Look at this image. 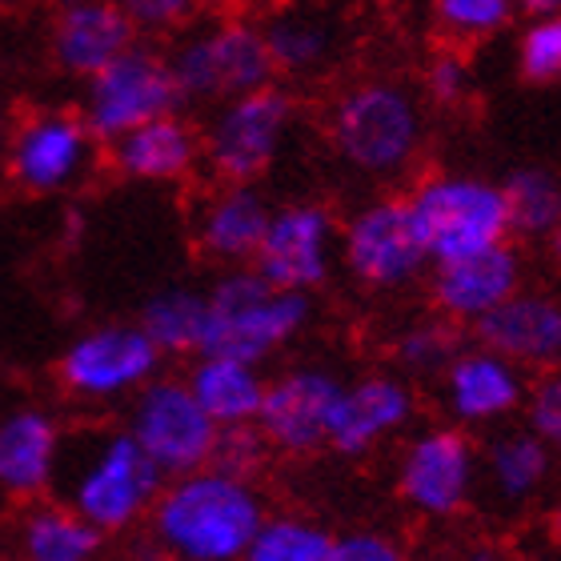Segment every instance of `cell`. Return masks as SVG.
<instances>
[{
    "mask_svg": "<svg viewBox=\"0 0 561 561\" xmlns=\"http://www.w3.org/2000/svg\"><path fill=\"white\" fill-rule=\"evenodd\" d=\"M157 469L129 430L84 425L60 437V461L53 490L69 510L96 526L105 538L145 526L152 502L164 485Z\"/></svg>",
    "mask_w": 561,
    "mask_h": 561,
    "instance_id": "6da1fadb",
    "label": "cell"
},
{
    "mask_svg": "<svg viewBox=\"0 0 561 561\" xmlns=\"http://www.w3.org/2000/svg\"><path fill=\"white\" fill-rule=\"evenodd\" d=\"M270 514L249 478L201 466L161 485L145 526L157 550L181 561H241Z\"/></svg>",
    "mask_w": 561,
    "mask_h": 561,
    "instance_id": "7a4b0ae2",
    "label": "cell"
},
{
    "mask_svg": "<svg viewBox=\"0 0 561 561\" xmlns=\"http://www.w3.org/2000/svg\"><path fill=\"white\" fill-rule=\"evenodd\" d=\"M313 321V293L277 289L253 265H229L205 289L197 353L265 365Z\"/></svg>",
    "mask_w": 561,
    "mask_h": 561,
    "instance_id": "3957f363",
    "label": "cell"
},
{
    "mask_svg": "<svg viewBox=\"0 0 561 561\" xmlns=\"http://www.w3.org/2000/svg\"><path fill=\"white\" fill-rule=\"evenodd\" d=\"M329 145L353 173L393 181L421 157L425 108L401 81H357L329 108Z\"/></svg>",
    "mask_w": 561,
    "mask_h": 561,
    "instance_id": "277c9868",
    "label": "cell"
},
{
    "mask_svg": "<svg viewBox=\"0 0 561 561\" xmlns=\"http://www.w3.org/2000/svg\"><path fill=\"white\" fill-rule=\"evenodd\" d=\"M410 225L430 265L469 257L510 241V205L497 181L469 173H430L405 193Z\"/></svg>",
    "mask_w": 561,
    "mask_h": 561,
    "instance_id": "5b68a950",
    "label": "cell"
},
{
    "mask_svg": "<svg viewBox=\"0 0 561 561\" xmlns=\"http://www.w3.org/2000/svg\"><path fill=\"white\" fill-rule=\"evenodd\" d=\"M164 57L173 69L181 105H193V101L217 105L225 96L277 81L261 24L241 21V16H225V21L209 24L193 21L188 28H181V41Z\"/></svg>",
    "mask_w": 561,
    "mask_h": 561,
    "instance_id": "8992f818",
    "label": "cell"
},
{
    "mask_svg": "<svg viewBox=\"0 0 561 561\" xmlns=\"http://www.w3.org/2000/svg\"><path fill=\"white\" fill-rule=\"evenodd\" d=\"M297 125V101L277 81L225 96L201 133V161L217 181H261Z\"/></svg>",
    "mask_w": 561,
    "mask_h": 561,
    "instance_id": "52a82bcc",
    "label": "cell"
},
{
    "mask_svg": "<svg viewBox=\"0 0 561 561\" xmlns=\"http://www.w3.org/2000/svg\"><path fill=\"white\" fill-rule=\"evenodd\" d=\"M173 108H181V93H176L169 57L149 45L125 48L105 69L84 77L81 121L96 145H113L121 133Z\"/></svg>",
    "mask_w": 561,
    "mask_h": 561,
    "instance_id": "ba28073f",
    "label": "cell"
},
{
    "mask_svg": "<svg viewBox=\"0 0 561 561\" xmlns=\"http://www.w3.org/2000/svg\"><path fill=\"white\" fill-rule=\"evenodd\" d=\"M161 362L164 353L137 321H113L69 341L57 362V381L72 401L108 405L133 398L149 377L161 374Z\"/></svg>",
    "mask_w": 561,
    "mask_h": 561,
    "instance_id": "9c48e42d",
    "label": "cell"
},
{
    "mask_svg": "<svg viewBox=\"0 0 561 561\" xmlns=\"http://www.w3.org/2000/svg\"><path fill=\"white\" fill-rule=\"evenodd\" d=\"M125 430L137 437V445L157 461L164 478H176V473L209 466L221 425L201 410L185 377L157 374L133 393Z\"/></svg>",
    "mask_w": 561,
    "mask_h": 561,
    "instance_id": "30bf717a",
    "label": "cell"
},
{
    "mask_svg": "<svg viewBox=\"0 0 561 561\" xmlns=\"http://www.w3.org/2000/svg\"><path fill=\"white\" fill-rule=\"evenodd\" d=\"M478 457L461 425L413 433L398 457V497L425 522L457 517L478 497Z\"/></svg>",
    "mask_w": 561,
    "mask_h": 561,
    "instance_id": "8fae6325",
    "label": "cell"
},
{
    "mask_svg": "<svg viewBox=\"0 0 561 561\" xmlns=\"http://www.w3.org/2000/svg\"><path fill=\"white\" fill-rule=\"evenodd\" d=\"M337 257L357 285L374 293L410 289L430 257L410 225L405 197H377L353 213L337 233Z\"/></svg>",
    "mask_w": 561,
    "mask_h": 561,
    "instance_id": "7c38bea8",
    "label": "cell"
},
{
    "mask_svg": "<svg viewBox=\"0 0 561 561\" xmlns=\"http://www.w3.org/2000/svg\"><path fill=\"white\" fill-rule=\"evenodd\" d=\"M337 233L341 221L317 201H293L270 213L253 253V270L277 289H321L337 270Z\"/></svg>",
    "mask_w": 561,
    "mask_h": 561,
    "instance_id": "4fadbf2b",
    "label": "cell"
},
{
    "mask_svg": "<svg viewBox=\"0 0 561 561\" xmlns=\"http://www.w3.org/2000/svg\"><path fill=\"white\" fill-rule=\"evenodd\" d=\"M341 381L333 369L321 365H293L273 381H265V398H261L257 425L270 449L285 457H309L325 449L329 417H333V401L341 393Z\"/></svg>",
    "mask_w": 561,
    "mask_h": 561,
    "instance_id": "5bb4252c",
    "label": "cell"
},
{
    "mask_svg": "<svg viewBox=\"0 0 561 561\" xmlns=\"http://www.w3.org/2000/svg\"><path fill=\"white\" fill-rule=\"evenodd\" d=\"M93 149L96 140L84 129L81 113L48 108V113H36L12 133L9 176L33 197L65 193L89 173Z\"/></svg>",
    "mask_w": 561,
    "mask_h": 561,
    "instance_id": "9a60e30c",
    "label": "cell"
},
{
    "mask_svg": "<svg viewBox=\"0 0 561 561\" xmlns=\"http://www.w3.org/2000/svg\"><path fill=\"white\" fill-rule=\"evenodd\" d=\"M417 417V393L398 374H365L345 381L333 401L325 445L341 457H369L405 433Z\"/></svg>",
    "mask_w": 561,
    "mask_h": 561,
    "instance_id": "2e32d148",
    "label": "cell"
},
{
    "mask_svg": "<svg viewBox=\"0 0 561 561\" xmlns=\"http://www.w3.org/2000/svg\"><path fill=\"white\" fill-rule=\"evenodd\" d=\"M442 405L454 425L485 430L514 417L526 401V369L485 345H461L442 374Z\"/></svg>",
    "mask_w": 561,
    "mask_h": 561,
    "instance_id": "e0dca14e",
    "label": "cell"
},
{
    "mask_svg": "<svg viewBox=\"0 0 561 561\" xmlns=\"http://www.w3.org/2000/svg\"><path fill=\"white\" fill-rule=\"evenodd\" d=\"M473 341L522 369L561 365V301L550 293L517 289L497 309L473 321Z\"/></svg>",
    "mask_w": 561,
    "mask_h": 561,
    "instance_id": "ac0fdd59",
    "label": "cell"
},
{
    "mask_svg": "<svg viewBox=\"0 0 561 561\" xmlns=\"http://www.w3.org/2000/svg\"><path fill=\"white\" fill-rule=\"evenodd\" d=\"M517 289H522V253L510 241L469 253V257L442 261V265H433L430 277L433 309L457 325L481 321Z\"/></svg>",
    "mask_w": 561,
    "mask_h": 561,
    "instance_id": "d6986e66",
    "label": "cell"
},
{
    "mask_svg": "<svg viewBox=\"0 0 561 561\" xmlns=\"http://www.w3.org/2000/svg\"><path fill=\"white\" fill-rule=\"evenodd\" d=\"M273 69L293 81L325 77L345 53V24L333 9L317 0H293L261 24Z\"/></svg>",
    "mask_w": 561,
    "mask_h": 561,
    "instance_id": "ffe728a7",
    "label": "cell"
},
{
    "mask_svg": "<svg viewBox=\"0 0 561 561\" xmlns=\"http://www.w3.org/2000/svg\"><path fill=\"white\" fill-rule=\"evenodd\" d=\"M137 45V28L117 0H65L53 21V60L65 77H93Z\"/></svg>",
    "mask_w": 561,
    "mask_h": 561,
    "instance_id": "44dd1931",
    "label": "cell"
},
{
    "mask_svg": "<svg viewBox=\"0 0 561 561\" xmlns=\"http://www.w3.org/2000/svg\"><path fill=\"white\" fill-rule=\"evenodd\" d=\"M270 197L257 181H217L209 197L201 201L193 241L217 265H249L270 225Z\"/></svg>",
    "mask_w": 561,
    "mask_h": 561,
    "instance_id": "7402d4cb",
    "label": "cell"
},
{
    "mask_svg": "<svg viewBox=\"0 0 561 561\" xmlns=\"http://www.w3.org/2000/svg\"><path fill=\"white\" fill-rule=\"evenodd\" d=\"M60 421L48 410L24 405L0 417V493L12 502H36L53 490L60 461Z\"/></svg>",
    "mask_w": 561,
    "mask_h": 561,
    "instance_id": "603a6c76",
    "label": "cell"
},
{
    "mask_svg": "<svg viewBox=\"0 0 561 561\" xmlns=\"http://www.w3.org/2000/svg\"><path fill=\"white\" fill-rule=\"evenodd\" d=\"M108 149H113V169L125 181L176 185L201 164V133L181 117V108H173L121 133Z\"/></svg>",
    "mask_w": 561,
    "mask_h": 561,
    "instance_id": "cb8c5ba5",
    "label": "cell"
},
{
    "mask_svg": "<svg viewBox=\"0 0 561 561\" xmlns=\"http://www.w3.org/2000/svg\"><path fill=\"white\" fill-rule=\"evenodd\" d=\"M553 449L529 430H505L478 457V481H485L490 502L502 514H522L550 490Z\"/></svg>",
    "mask_w": 561,
    "mask_h": 561,
    "instance_id": "d4e9b609",
    "label": "cell"
},
{
    "mask_svg": "<svg viewBox=\"0 0 561 561\" xmlns=\"http://www.w3.org/2000/svg\"><path fill=\"white\" fill-rule=\"evenodd\" d=\"M193 398L217 425H249L257 421L261 398H265V374L261 365L217 357V353H193L185 374Z\"/></svg>",
    "mask_w": 561,
    "mask_h": 561,
    "instance_id": "484cf974",
    "label": "cell"
},
{
    "mask_svg": "<svg viewBox=\"0 0 561 561\" xmlns=\"http://www.w3.org/2000/svg\"><path fill=\"white\" fill-rule=\"evenodd\" d=\"M105 546V534L89 526L77 510L36 497L21 522V553L28 561H93Z\"/></svg>",
    "mask_w": 561,
    "mask_h": 561,
    "instance_id": "4316f807",
    "label": "cell"
},
{
    "mask_svg": "<svg viewBox=\"0 0 561 561\" xmlns=\"http://www.w3.org/2000/svg\"><path fill=\"white\" fill-rule=\"evenodd\" d=\"M205 321V289L197 285H164L140 305L137 325L152 337L164 357H193Z\"/></svg>",
    "mask_w": 561,
    "mask_h": 561,
    "instance_id": "83f0119b",
    "label": "cell"
},
{
    "mask_svg": "<svg viewBox=\"0 0 561 561\" xmlns=\"http://www.w3.org/2000/svg\"><path fill=\"white\" fill-rule=\"evenodd\" d=\"M505 205H510V233L526 241H550L561 225V176L553 169H514L505 176Z\"/></svg>",
    "mask_w": 561,
    "mask_h": 561,
    "instance_id": "f1b7e54d",
    "label": "cell"
},
{
    "mask_svg": "<svg viewBox=\"0 0 561 561\" xmlns=\"http://www.w3.org/2000/svg\"><path fill=\"white\" fill-rule=\"evenodd\" d=\"M245 561H333V534L301 514H265Z\"/></svg>",
    "mask_w": 561,
    "mask_h": 561,
    "instance_id": "f546056e",
    "label": "cell"
},
{
    "mask_svg": "<svg viewBox=\"0 0 561 561\" xmlns=\"http://www.w3.org/2000/svg\"><path fill=\"white\" fill-rule=\"evenodd\" d=\"M461 325L449 317L433 313L425 321L401 329V337L393 341V362L401 365V374L410 377H437L445 365L454 362V353L461 350Z\"/></svg>",
    "mask_w": 561,
    "mask_h": 561,
    "instance_id": "4dcf8cb0",
    "label": "cell"
},
{
    "mask_svg": "<svg viewBox=\"0 0 561 561\" xmlns=\"http://www.w3.org/2000/svg\"><path fill=\"white\" fill-rule=\"evenodd\" d=\"M433 28L449 45H481L490 36L505 33V24L514 21V0H433L430 4Z\"/></svg>",
    "mask_w": 561,
    "mask_h": 561,
    "instance_id": "1f68e13d",
    "label": "cell"
},
{
    "mask_svg": "<svg viewBox=\"0 0 561 561\" xmlns=\"http://www.w3.org/2000/svg\"><path fill=\"white\" fill-rule=\"evenodd\" d=\"M517 69L529 84L561 81V12L529 16V24L517 36Z\"/></svg>",
    "mask_w": 561,
    "mask_h": 561,
    "instance_id": "d6a6232c",
    "label": "cell"
},
{
    "mask_svg": "<svg viewBox=\"0 0 561 561\" xmlns=\"http://www.w3.org/2000/svg\"><path fill=\"white\" fill-rule=\"evenodd\" d=\"M265 457H270V442H265L257 425L249 421V425H221V430H217V445H213L209 466L253 481L257 469L265 466Z\"/></svg>",
    "mask_w": 561,
    "mask_h": 561,
    "instance_id": "836d02e7",
    "label": "cell"
},
{
    "mask_svg": "<svg viewBox=\"0 0 561 561\" xmlns=\"http://www.w3.org/2000/svg\"><path fill=\"white\" fill-rule=\"evenodd\" d=\"M137 36H173L201 16L205 0H117Z\"/></svg>",
    "mask_w": 561,
    "mask_h": 561,
    "instance_id": "e575fe53",
    "label": "cell"
},
{
    "mask_svg": "<svg viewBox=\"0 0 561 561\" xmlns=\"http://www.w3.org/2000/svg\"><path fill=\"white\" fill-rule=\"evenodd\" d=\"M526 425L538 433L541 442L550 445L553 457H561V369H546V374L526 389Z\"/></svg>",
    "mask_w": 561,
    "mask_h": 561,
    "instance_id": "d590c367",
    "label": "cell"
},
{
    "mask_svg": "<svg viewBox=\"0 0 561 561\" xmlns=\"http://www.w3.org/2000/svg\"><path fill=\"white\" fill-rule=\"evenodd\" d=\"M421 84H425V96H430L433 105L454 108V105H461V101L469 96V89H473V72H469L461 53L442 48V53H433V57L425 60V77H421Z\"/></svg>",
    "mask_w": 561,
    "mask_h": 561,
    "instance_id": "8d00e7d4",
    "label": "cell"
},
{
    "mask_svg": "<svg viewBox=\"0 0 561 561\" xmlns=\"http://www.w3.org/2000/svg\"><path fill=\"white\" fill-rule=\"evenodd\" d=\"M405 550H401L398 538L389 534H377V529H353L345 538H333V561H401Z\"/></svg>",
    "mask_w": 561,
    "mask_h": 561,
    "instance_id": "74e56055",
    "label": "cell"
},
{
    "mask_svg": "<svg viewBox=\"0 0 561 561\" xmlns=\"http://www.w3.org/2000/svg\"><path fill=\"white\" fill-rule=\"evenodd\" d=\"M514 9L526 16H546V12H561V0H514Z\"/></svg>",
    "mask_w": 561,
    "mask_h": 561,
    "instance_id": "f35d334b",
    "label": "cell"
},
{
    "mask_svg": "<svg viewBox=\"0 0 561 561\" xmlns=\"http://www.w3.org/2000/svg\"><path fill=\"white\" fill-rule=\"evenodd\" d=\"M550 534H553V541L561 546V502H558V510H553V517H550Z\"/></svg>",
    "mask_w": 561,
    "mask_h": 561,
    "instance_id": "ab89813d",
    "label": "cell"
},
{
    "mask_svg": "<svg viewBox=\"0 0 561 561\" xmlns=\"http://www.w3.org/2000/svg\"><path fill=\"white\" fill-rule=\"evenodd\" d=\"M550 245H553V253H558V261H561V225L550 233Z\"/></svg>",
    "mask_w": 561,
    "mask_h": 561,
    "instance_id": "60d3db41",
    "label": "cell"
},
{
    "mask_svg": "<svg viewBox=\"0 0 561 561\" xmlns=\"http://www.w3.org/2000/svg\"><path fill=\"white\" fill-rule=\"evenodd\" d=\"M12 4H24V0H0V9H12Z\"/></svg>",
    "mask_w": 561,
    "mask_h": 561,
    "instance_id": "b9f144b4",
    "label": "cell"
}]
</instances>
